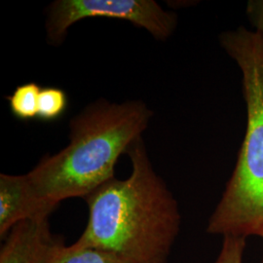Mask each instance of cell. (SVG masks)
Listing matches in <instances>:
<instances>
[{"instance_id": "6da1fadb", "label": "cell", "mask_w": 263, "mask_h": 263, "mask_svg": "<svg viewBox=\"0 0 263 263\" xmlns=\"http://www.w3.org/2000/svg\"><path fill=\"white\" fill-rule=\"evenodd\" d=\"M127 153L129 178H113L84 198L89 218L76 244L133 263H170L181 223L178 201L153 169L142 138Z\"/></svg>"}, {"instance_id": "7a4b0ae2", "label": "cell", "mask_w": 263, "mask_h": 263, "mask_svg": "<svg viewBox=\"0 0 263 263\" xmlns=\"http://www.w3.org/2000/svg\"><path fill=\"white\" fill-rule=\"evenodd\" d=\"M153 113L141 101L99 100L71 119L69 144L44 157L28 175L38 196L58 208L64 200L86 198L115 178V165L141 138Z\"/></svg>"}, {"instance_id": "3957f363", "label": "cell", "mask_w": 263, "mask_h": 263, "mask_svg": "<svg viewBox=\"0 0 263 263\" xmlns=\"http://www.w3.org/2000/svg\"><path fill=\"white\" fill-rule=\"evenodd\" d=\"M219 44L241 71L247 126L235 167L206 231L223 238H262L263 37L240 26L220 33Z\"/></svg>"}, {"instance_id": "277c9868", "label": "cell", "mask_w": 263, "mask_h": 263, "mask_svg": "<svg viewBox=\"0 0 263 263\" xmlns=\"http://www.w3.org/2000/svg\"><path fill=\"white\" fill-rule=\"evenodd\" d=\"M110 18L144 28L157 40H167L178 27V16L154 0H57L47 12V39L61 45L69 28L87 18Z\"/></svg>"}, {"instance_id": "5b68a950", "label": "cell", "mask_w": 263, "mask_h": 263, "mask_svg": "<svg viewBox=\"0 0 263 263\" xmlns=\"http://www.w3.org/2000/svg\"><path fill=\"white\" fill-rule=\"evenodd\" d=\"M57 207L39 197L28 175H0V237L21 222L49 218Z\"/></svg>"}, {"instance_id": "8992f818", "label": "cell", "mask_w": 263, "mask_h": 263, "mask_svg": "<svg viewBox=\"0 0 263 263\" xmlns=\"http://www.w3.org/2000/svg\"><path fill=\"white\" fill-rule=\"evenodd\" d=\"M54 239L49 218L21 222L4 238L0 263H43Z\"/></svg>"}, {"instance_id": "52a82bcc", "label": "cell", "mask_w": 263, "mask_h": 263, "mask_svg": "<svg viewBox=\"0 0 263 263\" xmlns=\"http://www.w3.org/2000/svg\"><path fill=\"white\" fill-rule=\"evenodd\" d=\"M43 263H133L118 254L73 243L66 246L56 238L48 249Z\"/></svg>"}, {"instance_id": "ba28073f", "label": "cell", "mask_w": 263, "mask_h": 263, "mask_svg": "<svg viewBox=\"0 0 263 263\" xmlns=\"http://www.w3.org/2000/svg\"><path fill=\"white\" fill-rule=\"evenodd\" d=\"M41 88L34 82L18 86L6 99L11 113L19 120L29 121L37 118L38 98Z\"/></svg>"}, {"instance_id": "9c48e42d", "label": "cell", "mask_w": 263, "mask_h": 263, "mask_svg": "<svg viewBox=\"0 0 263 263\" xmlns=\"http://www.w3.org/2000/svg\"><path fill=\"white\" fill-rule=\"evenodd\" d=\"M68 98L63 89L55 87L41 88L38 98L37 118L43 122H54L67 109Z\"/></svg>"}, {"instance_id": "30bf717a", "label": "cell", "mask_w": 263, "mask_h": 263, "mask_svg": "<svg viewBox=\"0 0 263 263\" xmlns=\"http://www.w3.org/2000/svg\"><path fill=\"white\" fill-rule=\"evenodd\" d=\"M247 240L238 237H226L215 263H243Z\"/></svg>"}, {"instance_id": "8fae6325", "label": "cell", "mask_w": 263, "mask_h": 263, "mask_svg": "<svg viewBox=\"0 0 263 263\" xmlns=\"http://www.w3.org/2000/svg\"><path fill=\"white\" fill-rule=\"evenodd\" d=\"M246 16L252 30L263 37V0H249L246 5Z\"/></svg>"}, {"instance_id": "7c38bea8", "label": "cell", "mask_w": 263, "mask_h": 263, "mask_svg": "<svg viewBox=\"0 0 263 263\" xmlns=\"http://www.w3.org/2000/svg\"><path fill=\"white\" fill-rule=\"evenodd\" d=\"M261 239H262V240H263V237H262V238H261ZM261 263H263V257H262V260H261Z\"/></svg>"}]
</instances>
